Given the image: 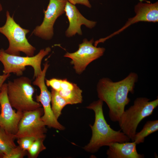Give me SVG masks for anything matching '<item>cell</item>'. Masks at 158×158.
Returning a JSON list of instances; mask_svg holds the SVG:
<instances>
[{"mask_svg":"<svg viewBox=\"0 0 158 158\" xmlns=\"http://www.w3.org/2000/svg\"><path fill=\"white\" fill-rule=\"evenodd\" d=\"M138 79V74L131 72L118 81L114 82L107 78L99 81L97 87L98 97L108 106L109 117L113 122L119 121L126 106L130 101L128 94L134 93L135 84Z\"/></svg>","mask_w":158,"mask_h":158,"instance_id":"1","label":"cell"},{"mask_svg":"<svg viewBox=\"0 0 158 158\" xmlns=\"http://www.w3.org/2000/svg\"><path fill=\"white\" fill-rule=\"evenodd\" d=\"M103 102L99 99L91 103L86 108L93 110L95 120L93 125H90L92 135L89 143L83 148L92 153L97 152L103 146H109L115 142H129L130 138L120 130L112 128L105 120L103 110Z\"/></svg>","mask_w":158,"mask_h":158,"instance_id":"2","label":"cell"},{"mask_svg":"<svg viewBox=\"0 0 158 158\" xmlns=\"http://www.w3.org/2000/svg\"><path fill=\"white\" fill-rule=\"evenodd\" d=\"M158 106V99L150 101L144 97L136 98L133 105L124 111L118 122L122 132L134 141L136 130L143 119L151 115Z\"/></svg>","mask_w":158,"mask_h":158,"instance_id":"3","label":"cell"},{"mask_svg":"<svg viewBox=\"0 0 158 158\" xmlns=\"http://www.w3.org/2000/svg\"><path fill=\"white\" fill-rule=\"evenodd\" d=\"M7 85L8 100L17 111L24 113L42 107L41 104L33 99L35 89L28 77L22 76L9 81Z\"/></svg>","mask_w":158,"mask_h":158,"instance_id":"4","label":"cell"},{"mask_svg":"<svg viewBox=\"0 0 158 158\" xmlns=\"http://www.w3.org/2000/svg\"><path fill=\"white\" fill-rule=\"evenodd\" d=\"M6 20L4 25L0 27V33L4 35L9 42V46L4 51L13 55L20 56V52L26 56H34L35 48L28 42L26 35L30 30L23 28L15 21L9 12L6 13Z\"/></svg>","mask_w":158,"mask_h":158,"instance_id":"5","label":"cell"},{"mask_svg":"<svg viewBox=\"0 0 158 158\" xmlns=\"http://www.w3.org/2000/svg\"><path fill=\"white\" fill-rule=\"evenodd\" d=\"M49 47L41 49L35 55L21 56L11 55L6 53L3 49H0V61L2 63L3 74L13 73L18 76L22 75L27 66H32L34 71L33 78L41 73V64L42 59L51 51Z\"/></svg>","mask_w":158,"mask_h":158,"instance_id":"6","label":"cell"},{"mask_svg":"<svg viewBox=\"0 0 158 158\" xmlns=\"http://www.w3.org/2000/svg\"><path fill=\"white\" fill-rule=\"evenodd\" d=\"M49 66L48 62L44 64V68L40 74L32 82L33 85L38 87L40 90L39 95L36 96L37 102L41 103L43 107V114L41 117L45 125L59 130H63L65 127L60 124L55 116L51 105V92L48 90L45 80L47 71Z\"/></svg>","mask_w":158,"mask_h":158,"instance_id":"7","label":"cell"},{"mask_svg":"<svg viewBox=\"0 0 158 158\" xmlns=\"http://www.w3.org/2000/svg\"><path fill=\"white\" fill-rule=\"evenodd\" d=\"M93 39L90 41L85 39L79 45L78 49L73 53L66 52L64 56L71 59V63L76 72L81 74L92 62L102 56L105 51L104 47L93 45Z\"/></svg>","mask_w":158,"mask_h":158,"instance_id":"8","label":"cell"},{"mask_svg":"<svg viewBox=\"0 0 158 158\" xmlns=\"http://www.w3.org/2000/svg\"><path fill=\"white\" fill-rule=\"evenodd\" d=\"M42 107L34 110L23 113L15 135L16 138L32 137L36 139L45 138L47 130L41 117L43 114Z\"/></svg>","mask_w":158,"mask_h":158,"instance_id":"9","label":"cell"},{"mask_svg":"<svg viewBox=\"0 0 158 158\" xmlns=\"http://www.w3.org/2000/svg\"><path fill=\"white\" fill-rule=\"evenodd\" d=\"M67 0H49L47 9L44 10V17L40 25L34 30L33 33L42 39L49 40L54 35V25L57 19L65 13Z\"/></svg>","mask_w":158,"mask_h":158,"instance_id":"10","label":"cell"},{"mask_svg":"<svg viewBox=\"0 0 158 158\" xmlns=\"http://www.w3.org/2000/svg\"><path fill=\"white\" fill-rule=\"evenodd\" d=\"M7 83H4L0 92V127L9 133L15 135L23 112L16 111L13 108L7 95Z\"/></svg>","mask_w":158,"mask_h":158,"instance_id":"11","label":"cell"},{"mask_svg":"<svg viewBox=\"0 0 158 158\" xmlns=\"http://www.w3.org/2000/svg\"><path fill=\"white\" fill-rule=\"evenodd\" d=\"M135 16L128 19L125 25L121 29L109 36L98 40L99 43L103 42L119 34L130 25L139 22L155 23L158 21V2L151 3L140 1L134 8Z\"/></svg>","mask_w":158,"mask_h":158,"instance_id":"12","label":"cell"},{"mask_svg":"<svg viewBox=\"0 0 158 158\" xmlns=\"http://www.w3.org/2000/svg\"><path fill=\"white\" fill-rule=\"evenodd\" d=\"M66 13L69 22V25L65 32L67 37H71L76 34L79 35L82 34L81 28L82 25L91 29L94 27L96 22L87 19L80 13L75 6L67 1L65 8Z\"/></svg>","mask_w":158,"mask_h":158,"instance_id":"13","label":"cell"},{"mask_svg":"<svg viewBox=\"0 0 158 158\" xmlns=\"http://www.w3.org/2000/svg\"><path fill=\"white\" fill-rule=\"evenodd\" d=\"M137 144L134 141L115 142L108 146L106 154L108 158H144L143 154L138 153Z\"/></svg>","mask_w":158,"mask_h":158,"instance_id":"14","label":"cell"},{"mask_svg":"<svg viewBox=\"0 0 158 158\" xmlns=\"http://www.w3.org/2000/svg\"><path fill=\"white\" fill-rule=\"evenodd\" d=\"M55 90L67 102L68 104L82 102V91L76 84L67 79H58Z\"/></svg>","mask_w":158,"mask_h":158,"instance_id":"15","label":"cell"},{"mask_svg":"<svg viewBox=\"0 0 158 158\" xmlns=\"http://www.w3.org/2000/svg\"><path fill=\"white\" fill-rule=\"evenodd\" d=\"M15 139L14 135L8 133L0 127V151L4 155L17 146L14 142Z\"/></svg>","mask_w":158,"mask_h":158,"instance_id":"16","label":"cell"},{"mask_svg":"<svg viewBox=\"0 0 158 158\" xmlns=\"http://www.w3.org/2000/svg\"><path fill=\"white\" fill-rule=\"evenodd\" d=\"M158 130V120L148 121L139 132L136 133L134 141L137 144L143 143L145 138Z\"/></svg>","mask_w":158,"mask_h":158,"instance_id":"17","label":"cell"},{"mask_svg":"<svg viewBox=\"0 0 158 158\" xmlns=\"http://www.w3.org/2000/svg\"><path fill=\"white\" fill-rule=\"evenodd\" d=\"M51 109L55 116L58 119L61 114L62 110L68 104L58 92L52 89H51Z\"/></svg>","mask_w":158,"mask_h":158,"instance_id":"18","label":"cell"},{"mask_svg":"<svg viewBox=\"0 0 158 158\" xmlns=\"http://www.w3.org/2000/svg\"><path fill=\"white\" fill-rule=\"evenodd\" d=\"M45 138L36 139L27 151L28 157L29 158H36L40 153L46 149L43 142Z\"/></svg>","mask_w":158,"mask_h":158,"instance_id":"19","label":"cell"},{"mask_svg":"<svg viewBox=\"0 0 158 158\" xmlns=\"http://www.w3.org/2000/svg\"><path fill=\"white\" fill-rule=\"evenodd\" d=\"M27 153V151L18 145L12 149L8 154L4 155L3 158H23Z\"/></svg>","mask_w":158,"mask_h":158,"instance_id":"20","label":"cell"},{"mask_svg":"<svg viewBox=\"0 0 158 158\" xmlns=\"http://www.w3.org/2000/svg\"><path fill=\"white\" fill-rule=\"evenodd\" d=\"M17 139L18 145L23 150L27 151L33 142L37 139L32 137H24Z\"/></svg>","mask_w":158,"mask_h":158,"instance_id":"21","label":"cell"},{"mask_svg":"<svg viewBox=\"0 0 158 158\" xmlns=\"http://www.w3.org/2000/svg\"><path fill=\"white\" fill-rule=\"evenodd\" d=\"M67 1L71 4L75 5L76 4H80L89 8L91 7V5L89 0H68Z\"/></svg>","mask_w":158,"mask_h":158,"instance_id":"22","label":"cell"},{"mask_svg":"<svg viewBox=\"0 0 158 158\" xmlns=\"http://www.w3.org/2000/svg\"><path fill=\"white\" fill-rule=\"evenodd\" d=\"M10 75V74H3L2 75H0V92L1 87L4 82Z\"/></svg>","mask_w":158,"mask_h":158,"instance_id":"23","label":"cell"},{"mask_svg":"<svg viewBox=\"0 0 158 158\" xmlns=\"http://www.w3.org/2000/svg\"><path fill=\"white\" fill-rule=\"evenodd\" d=\"M4 154L0 151V158H3Z\"/></svg>","mask_w":158,"mask_h":158,"instance_id":"24","label":"cell"},{"mask_svg":"<svg viewBox=\"0 0 158 158\" xmlns=\"http://www.w3.org/2000/svg\"><path fill=\"white\" fill-rule=\"evenodd\" d=\"M3 10V7L2 5L0 3V12H1Z\"/></svg>","mask_w":158,"mask_h":158,"instance_id":"25","label":"cell"},{"mask_svg":"<svg viewBox=\"0 0 158 158\" xmlns=\"http://www.w3.org/2000/svg\"><path fill=\"white\" fill-rule=\"evenodd\" d=\"M1 109H0V110Z\"/></svg>","mask_w":158,"mask_h":158,"instance_id":"26","label":"cell"},{"mask_svg":"<svg viewBox=\"0 0 158 158\" xmlns=\"http://www.w3.org/2000/svg\"></svg>","mask_w":158,"mask_h":158,"instance_id":"27","label":"cell"}]
</instances>
